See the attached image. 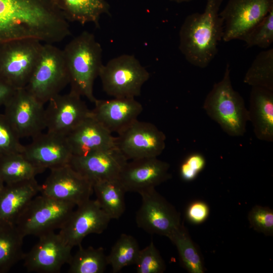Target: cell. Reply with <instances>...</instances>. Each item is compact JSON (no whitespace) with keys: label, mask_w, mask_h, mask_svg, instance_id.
<instances>
[{"label":"cell","mask_w":273,"mask_h":273,"mask_svg":"<svg viewBox=\"0 0 273 273\" xmlns=\"http://www.w3.org/2000/svg\"><path fill=\"white\" fill-rule=\"evenodd\" d=\"M70 34L52 0H0V45L25 39L53 44Z\"/></svg>","instance_id":"obj_1"},{"label":"cell","mask_w":273,"mask_h":273,"mask_svg":"<svg viewBox=\"0 0 273 273\" xmlns=\"http://www.w3.org/2000/svg\"><path fill=\"white\" fill-rule=\"evenodd\" d=\"M223 1L206 0L204 12L188 15L180 27L179 49L194 66L207 67L218 52L224 31L223 20L219 15Z\"/></svg>","instance_id":"obj_2"},{"label":"cell","mask_w":273,"mask_h":273,"mask_svg":"<svg viewBox=\"0 0 273 273\" xmlns=\"http://www.w3.org/2000/svg\"><path fill=\"white\" fill-rule=\"evenodd\" d=\"M71 90L95 103L93 87L102 65V49L93 34L83 31L63 50Z\"/></svg>","instance_id":"obj_3"},{"label":"cell","mask_w":273,"mask_h":273,"mask_svg":"<svg viewBox=\"0 0 273 273\" xmlns=\"http://www.w3.org/2000/svg\"><path fill=\"white\" fill-rule=\"evenodd\" d=\"M203 108L230 136H240L245 133L248 111L243 97L233 87L229 64L222 79L213 84L206 97Z\"/></svg>","instance_id":"obj_4"},{"label":"cell","mask_w":273,"mask_h":273,"mask_svg":"<svg viewBox=\"0 0 273 273\" xmlns=\"http://www.w3.org/2000/svg\"><path fill=\"white\" fill-rule=\"evenodd\" d=\"M69 83L63 50L53 44H43L38 60L25 88L44 104L59 94Z\"/></svg>","instance_id":"obj_5"},{"label":"cell","mask_w":273,"mask_h":273,"mask_svg":"<svg viewBox=\"0 0 273 273\" xmlns=\"http://www.w3.org/2000/svg\"><path fill=\"white\" fill-rule=\"evenodd\" d=\"M74 204L41 194L35 196L17 218L15 224L25 237H38L60 229L74 210Z\"/></svg>","instance_id":"obj_6"},{"label":"cell","mask_w":273,"mask_h":273,"mask_svg":"<svg viewBox=\"0 0 273 273\" xmlns=\"http://www.w3.org/2000/svg\"><path fill=\"white\" fill-rule=\"evenodd\" d=\"M99 76L107 95L115 98H135L140 95L150 74L134 56L124 54L103 65Z\"/></svg>","instance_id":"obj_7"},{"label":"cell","mask_w":273,"mask_h":273,"mask_svg":"<svg viewBox=\"0 0 273 273\" xmlns=\"http://www.w3.org/2000/svg\"><path fill=\"white\" fill-rule=\"evenodd\" d=\"M43 44L32 39L0 45V77L15 89L25 88L39 58Z\"/></svg>","instance_id":"obj_8"},{"label":"cell","mask_w":273,"mask_h":273,"mask_svg":"<svg viewBox=\"0 0 273 273\" xmlns=\"http://www.w3.org/2000/svg\"><path fill=\"white\" fill-rule=\"evenodd\" d=\"M139 194L142 197L135 216L139 228L150 234L167 237L181 223L179 212L155 188Z\"/></svg>","instance_id":"obj_9"},{"label":"cell","mask_w":273,"mask_h":273,"mask_svg":"<svg viewBox=\"0 0 273 273\" xmlns=\"http://www.w3.org/2000/svg\"><path fill=\"white\" fill-rule=\"evenodd\" d=\"M25 88L16 89L4 114L21 138H33L46 129L45 108Z\"/></svg>","instance_id":"obj_10"},{"label":"cell","mask_w":273,"mask_h":273,"mask_svg":"<svg viewBox=\"0 0 273 273\" xmlns=\"http://www.w3.org/2000/svg\"><path fill=\"white\" fill-rule=\"evenodd\" d=\"M272 9L273 0H229L219 13L224 22L222 40H240Z\"/></svg>","instance_id":"obj_11"},{"label":"cell","mask_w":273,"mask_h":273,"mask_svg":"<svg viewBox=\"0 0 273 273\" xmlns=\"http://www.w3.org/2000/svg\"><path fill=\"white\" fill-rule=\"evenodd\" d=\"M166 136L154 124L137 120L116 137V148L126 159L158 157L165 148Z\"/></svg>","instance_id":"obj_12"},{"label":"cell","mask_w":273,"mask_h":273,"mask_svg":"<svg viewBox=\"0 0 273 273\" xmlns=\"http://www.w3.org/2000/svg\"><path fill=\"white\" fill-rule=\"evenodd\" d=\"M41 194L79 206L90 199L93 184L76 171L69 164L51 169Z\"/></svg>","instance_id":"obj_13"},{"label":"cell","mask_w":273,"mask_h":273,"mask_svg":"<svg viewBox=\"0 0 273 273\" xmlns=\"http://www.w3.org/2000/svg\"><path fill=\"white\" fill-rule=\"evenodd\" d=\"M81 97L70 90L67 94L54 96L48 102L45 108L48 131L67 136L90 116L91 110Z\"/></svg>","instance_id":"obj_14"},{"label":"cell","mask_w":273,"mask_h":273,"mask_svg":"<svg viewBox=\"0 0 273 273\" xmlns=\"http://www.w3.org/2000/svg\"><path fill=\"white\" fill-rule=\"evenodd\" d=\"M37 242L24 254V266L29 272L58 273L62 266L69 263L72 248L54 231L38 237Z\"/></svg>","instance_id":"obj_15"},{"label":"cell","mask_w":273,"mask_h":273,"mask_svg":"<svg viewBox=\"0 0 273 273\" xmlns=\"http://www.w3.org/2000/svg\"><path fill=\"white\" fill-rule=\"evenodd\" d=\"M77 207L59 233L65 243L72 248L81 245L87 235L102 233L111 220L96 200L89 199Z\"/></svg>","instance_id":"obj_16"},{"label":"cell","mask_w":273,"mask_h":273,"mask_svg":"<svg viewBox=\"0 0 273 273\" xmlns=\"http://www.w3.org/2000/svg\"><path fill=\"white\" fill-rule=\"evenodd\" d=\"M169 163L157 157L131 160L123 167L118 180L126 192L139 193L169 179Z\"/></svg>","instance_id":"obj_17"},{"label":"cell","mask_w":273,"mask_h":273,"mask_svg":"<svg viewBox=\"0 0 273 273\" xmlns=\"http://www.w3.org/2000/svg\"><path fill=\"white\" fill-rule=\"evenodd\" d=\"M32 139L22 153L35 165L46 170L69 163L73 154L66 136L47 131Z\"/></svg>","instance_id":"obj_18"},{"label":"cell","mask_w":273,"mask_h":273,"mask_svg":"<svg viewBox=\"0 0 273 273\" xmlns=\"http://www.w3.org/2000/svg\"><path fill=\"white\" fill-rule=\"evenodd\" d=\"M127 160L117 148L103 150L82 156H72L69 164L93 184L118 179Z\"/></svg>","instance_id":"obj_19"},{"label":"cell","mask_w":273,"mask_h":273,"mask_svg":"<svg viewBox=\"0 0 273 273\" xmlns=\"http://www.w3.org/2000/svg\"><path fill=\"white\" fill-rule=\"evenodd\" d=\"M94 103L91 116L110 132L118 134L138 120L143 110L135 98L97 99Z\"/></svg>","instance_id":"obj_20"},{"label":"cell","mask_w":273,"mask_h":273,"mask_svg":"<svg viewBox=\"0 0 273 273\" xmlns=\"http://www.w3.org/2000/svg\"><path fill=\"white\" fill-rule=\"evenodd\" d=\"M66 136L73 156L116 148V137L91 114Z\"/></svg>","instance_id":"obj_21"},{"label":"cell","mask_w":273,"mask_h":273,"mask_svg":"<svg viewBox=\"0 0 273 273\" xmlns=\"http://www.w3.org/2000/svg\"><path fill=\"white\" fill-rule=\"evenodd\" d=\"M256 137L263 141H273V91L252 86L248 109Z\"/></svg>","instance_id":"obj_22"},{"label":"cell","mask_w":273,"mask_h":273,"mask_svg":"<svg viewBox=\"0 0 273 273\" xmlns=\"http://www.w3.org/2000/svg\"><path fill=\"white\" fill-rule=\"evenodd\" d=\"M39 192L35 178L5 184L0 193V221L15 224L21 212Z\"/></svg>","instance_id":"obj_23"},{"label":"cell","mask_w":273,"mask_h":273,"mask_svg":"<svg viewBox=\"0 0 273 273\" xmlns=\"http://www.w3.org/2000/svg\"><path fill=\"white\" fill-rule=\"evenodd\" d=\"M67 21L81 25L93 23L99 26L103 14H109V6L105 0H52Z\"/></svg>","instance_id":"obj_24"},{"label":"cell","mask_w":273,"mask_h":273,"mask_svg":"<svg viewBox=\"0 0 273 273\" xmlns=\"http://www.w3.org/2000/svg\"><path fill=\"white\" fill-rule=\"evenodd\" d=\"M24 237L15 224L0 221V273H6L23 259Z\"/></svg>","instance_id":"obj_25"},{"label":"cell","mask_w":273,"mask_h":273,"mask_svg":"<svg viewBox=\"0 0 273 273\" xmlns=\"http://www.w3.org/2000/svg\"><path fill=\"white\" fill-rule=\"evenodd\" d=\"M96 200L110 219H118L125 210L126 192L118 179L102 180L93 184Z\"/></svg>","instance_id":"obj_26"},{"label":"cell","mask_w":273,"mask_h":273,"mask_svg":"<svg viewBox=\"0 0 273 273\" xmlns=\"http://www.w3.org/2000/svg\"><path fill=\"white\" fill-rule=\"evenodd\" d=\"M44 170L28 160L22 153L0 157V176L5 184L35 179Z\"/></svg>","instance_id":"obj_27"},{"label":"cell","mask_w":273,"mask_h":273,"mask_svg":"<svg viewBox=\"0 0 273 273\" xmlns=\"http://www.w3.org/2000/svg\"><path fill=\"white\" fill-rule=\"evenodd\" d=\"M176 246L181 262L190 273H204L201 255L185 226L180 223L167 237Z\"/></svg>","instance_id":"obj_28"},{"label":"cell","mask_w":273,"mask_h":273,"mask_svg":"<svg viewBox=\"0 0 273 273\" xmlns=\"http://www.w3.org/2000/svg\"><path fill=\"white\" fill-rule=\"evenodd\" d=\"M79 249L69 262V273H102L107 266V255L102 247Z\"/></svg>","instance_id":"obj_29"},{"label":"cell","mask_w":273,"mask_h":273,"mask_svg":"<svg viewBox=\"0 0 273 273\" xmlns=\"http://www.w3.org/2000/svg\"><path fill=\"white\" fill-rule=\"evenodd\" d=\"M244 82L273 91V49L260 52L246 72Z\"/></svg>","instance_id":"obj_30"},{"label":"cell","mask_w":273,"mask_h":273,"mask_svg":"<svg viewBox=\"0 0 273 273\" xmlns=\"http://www.w3.org/2000/svg\"><path fill=\"white\" fill-rule=\"evenodd\" d=\"M140 249L136 240L132 236L122 234L107 255L108 264L112 272L117 273L127 266L135 264Z\"/></svg>","instance_id":"obj_31"},{"label":"cell","mask_w":273,"mask_h":273,"mask_svg":"<svg viewBox=\"0 0 273 273\" xmlns=\"http://www.w3.org/2000/svg\"><path fill=\"white\" fill-rule=\"evenodd\" d=\"M240 40L247 48H268L273 42V9Z\"/></svg>","instance_id":"obj_32"},{"label":"cell","mask_w":273,"mask_h":273,"mask_svg":"<svg viewBox=\"0 0 273 273\" xmlns=\"http://www.w3.org/2000/svg\"><path fill=\"white\" fill-rule=\"evenodd\" d=\"M135 264L138 273H162L166 269L165 262L153 241L140 250Z\"/></svg>","instance_id":"obj_33"},{"label":"cell","mask_w":273,"mask_h":273,"mask_svg":"<svg viewBox=\"0 0 273 273\" xmlns=\"http://www.w3.org/2000/svg\"><path fill=\"white\" fill-rule=\"evenodd\" d=\"M20 138L5 114L0 113V157L22 153L24 146Z\"/></svg>","instance_id":"obj_34"},{"label":"cell","mask_w":273,"mask_h":273,"mask_svg":"<svg viewBox=\"0 0 273 273\" xmlns=\"http://www.w3.org/2000/svg\"><path fill=\"white\" fill-rule=\"evenodd\" d=\"M250 226L266 236L273 235V210L267 207L255 205L248 215Z\"/></svg>","instance_id":"obj_35"},{"label":"cell","mask_w":273,"mask_h":273,"mask_svg":"<svg viewBox=\"0 0 273 273\" xmlns=\"http://www.w3.org/2000/svg\"><path fill=\"white\" fill-rule=\"evenodd\" d=\"M205 165L206 160L203 155L198 153L190 154L180 165L179 173L181 179L186 181L193 180Z\"/></svg>","instance_id":"obj_36"},{"label":"cell","mask_w":273,"mask_h":273,"mask_svg":"<svg viewBox=\"0 0 273 273\" xmlns=\"http://www.w3.org/2000/svg\"><path fill=\"white\" fill-rule=\"evenodd\" d=\"M209 214L208 205L203 201H196L188 206L186 215L189 222L198 224L204 222L207 219Z\"/></svg>","instance_id":"obj_37"},{"label":"cell","mask_w":273,"mask_h":273,"mask_svg":"<svg viewBox=\"0 0 273 273\" xmlns=\"http://www.w3.org/2000/svg\"><path fill=\"white\" fill-rule=\"evenodd\" d=\"M16 90L0 77V107L4 106Z\"/></svg>","instance_id":"obj_38"},{"label":"cell","mask_w":273,"mask_h":273,"mask_svg":"<svg viewBox=\"0 0 273 273\" xmlns=\"http://www.w3.org/2000/svg\"><path fill=\"white\" fill-rule=\"evenodd\" d=\"M5 184L0 176V193L3 190V188L5 187Z\"/></svg>","instance_id":"obj_39"},{"label":"cell","mask_w":273,"mask_h":273,"mask_svg":"<svg viewBox=\"0 0 273 273\" xmlns=\"http://www.w3.org/2000/svg\"><path fill=\"white\" fill-rule=\"evenodd\" d=\"M170 1L175 2L178 3H184V2H189L193 0H170Z\"/></svg>","instance_id":"obj_40"}]
</instances>
